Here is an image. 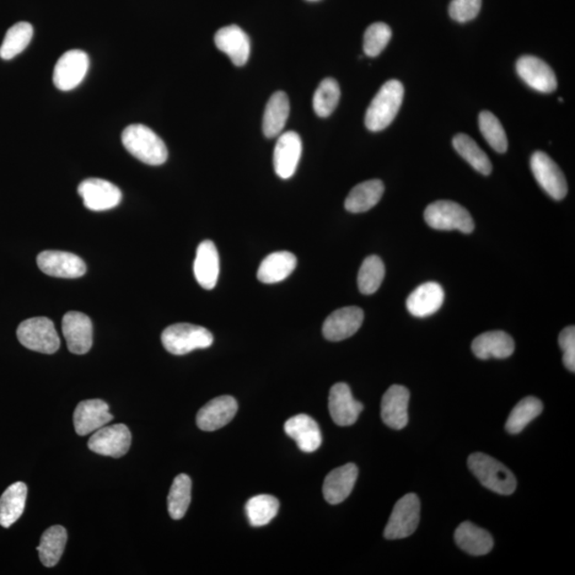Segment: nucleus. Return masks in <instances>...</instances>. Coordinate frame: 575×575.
<instances>
[{
    "mask_svg": "<svg viewBox=\"0 0 575 575\" xmlns=\"http://www.w3.org/2000/svg\"><path fill=\"white\" fill-rule=\"evenodd\" d=\"M124 147L133 157L148 165H161L168 160V148L157 133L142 124H132L122 133Z\"/></svg>",
    "mask_w": 575,
    "mask_h": 575,
    "instance_id": "1",
    "label": "nucleus"
},
{
    "mask_svg": "<svg viewBox=\"0 0 575 575\" xmlns=\"http://www.w3.org/2000/svg\"><path fill=\"white\" fill-rule=\"evenodd\" d=\"M404 99V87L399 80L392 79L380 88L365 114V126L370 132L384 131L394 122Z\"/></svg>",
    "mask_w": 575,
    "mask_h": 575,
    "instance_id": "2",
    "label": "nucleus"
},
{
    "mask_svg": "<svg viewBox=\"0 0 575 575\" xmlns=\"http://www.w3.org/2000/svg\"><path fill=\"white\" fill-rule=\"evenodd\" d=\"M467 467L489 491L509 496L517 488V480L513 472L491 456L473 453L467 459Z\"/></svg>",
    "mask_w": 575,
    "mask_h": 575,
    "instance_id": "3",
    "label": "nucleus"
},
{
    "mask_svg": "<svg viewBox=\"0 0 575 575\" xmlns=\"http://www.w3.org/2000/svg\"><path fill=\"white\" fill-rule=\"evenodd\" d=\"M161 341L166 351L180 356L198 348L212 347L213 336L205 327L179 323L166 327L161 335Z\"/></svg>",
    "mask_w": 575,
    "mask_h": 575,
    "instance_id": "4",
    "label": "nucleus"
},
{
    "mask_svg": "<svg viewBox=\"0 0 575 575\" xmlns=\"http://www.w3.org/2000/svg\"><path fill=\"white\" fill-rule=\"evenodd\" d=\"M424 219L428 227L437 230H459L464 234L475 230V221L469 212L452 201L432 203L426 209Z\"/></svg>",
    "mask_w": 575,
    "mask_h": 575,
    "instance_id": "5",
    "label": "nucleus"
},
{
    "mask_svg": "<svg viewBox=\"0 0 575 575\" xmlns=\"http://www.w3.org/2000/svg\"><path fill=\"white\" fill-rule=\"evenodd\" d=\"M16 334L20 345L31 351L53 354L60 347V338L58 336L55 325L45 316L21 322Z\"/></svg>",
    "mask_w": 575,
    "mask_h": 575,
    "instance_id": "6",
    "label": "nucleus"
},
{
    "mask_svg": "<svg viewBox=\"0 0 575 575\" xmlns=\"http://www.w3.org/2000/svg\"><path fill=\"white\" fill-rule=\"evenodd\" d=\"M420 499L415 493H407L395 505L384 531L385 539L396 540L415 533L420 523Z\"/></svg>",
    "mask_w": 575,
    "mask_h": 575,
    "instance_id": "7",
    "label": "nucleus"
},
{
    "mask_svg": "<svg viewBox=\"0 0 575 575\" xmlns=\"http://www.w3.org/2000/svg\"><path fill=\"white\" fill-rule=\"evenodd\" d=\"M531 169L537 182L547 195L556 201H562L568 193V185L560 166L544 152L531 155Z\"/></svg>",
    "mask_w": 575,
    "mask_h": 575,
    "instance_id": "8",
    "label": "nucleus"
},
{
    "mask_svg": "<svg viewBox=\"0 0 575 575\" xmlns=\"http://www.w3.org/2000/svg\"><path fill=\"white\" fill-rule=\"evenodd\" d=\"M89 56L83 51L63 53L53 69V84L61 91L77 88L89 71Z\"/></svg>",
    "mask_w": 575,
    "mask_h": 575,
    "instance_id": "9",
    "label": "nucleus"
},
{
    "mask_svg": "<svg viewBox=\"0 0 575 575\" xmlns=\"http://www.w3.org/2000/svg\"><path fill=\"white\" fill-rule=\"evenodd\" d=\"M132 444V434L124 424L103 427L91 436L88 447L92 452L120 459L126 455Z\"/></svg>",
    "mask_w": 575,
    "mask_h": 575,
    "instance_id": "10",
    "label": "nucleus"
},
{
    "mask_svg": "<svg viewBox=\"0 0 575 575\" xmlns=\"http://www.w3.org/2000/svg\"><path fill=\"white\" fill-rule=\"evenodd\" d=\"M85 208L92 212H106L115 208L122 201V192L110 181L100 179H89L78 187Z\"/></svg>",
    "mask_w": 575,
    "mask_h": 575,
    "instance_id": "11",
    "label": "nucleus"
},
{
    "mask_svg": "<svg viewBox=\"0 0 575 575\" xmlns=\"http://www.w3.org/2000/svg\"><path fill=\"white\" fill-rule=\"evenodd\" d=\"M36 261L41 271L52 277L78 278L87 272L82 258L72 252L45 251L37 256Z\"/></svg>",
    "mask_w": 575,
    "mask_h": 575,
    "instance_id": "12",
    "label": "nucleus"
},
{
    "mask_svg": "<svg viewBox=\"0 0 575 575\" xmlns=\"http://www.w3.org/2000/svg\"><path fill=\"white\" fill-rule=\"evenodd\" d=\"M62 331L69 352L84 355L92 347L93 325L87 315L69 311L63 316Z\"/></svg>",
    "mask_w": 575,
    "mask_h": 575,
    "instance_id": "13",
    "label": "nucleus"
},
{
    "mask_svg": "<svg viewBox=\"0 0 575 575\" xmlns=\"http://www.w3.org/2000/svg\"><path fill=\"white\" fill-rule=\"evenodd\" d=\"M302 139L297 132H288L279 134L274 149V170L282 180H289L298 169L302 156Z\"/></svg>",
    "mask_w": 575,
    "mask_h": 575,
    "instance_id": "14",
    "label": "nucleus"
},
{
    "mask_svg": "<svg viewBox=\"0 0 575 575\" xmlns=\"http://www.w3.org/2000/svg\"><path fill=\"white\" fill-rule=\"evenodd\" d=\"M517 73L526 84L541 93H552L557 88L555 71L549 64L534 56H523L517 61Z\"/></svg>",
    "mask_w": 575,
    "mask_h": 575,
    "instance_id": "15",
    "label": "nucleus"
},
{
    "mask_svg": "<svg viewBox=\"0 0 575 575\" xmlns=\"http://www.w3.org/2000/svg\"><path fill=\"white\" fill-rule=\"evenodd\" d=\"M329 408L332 420L339 427H349L356 423L360 412L363 411L362 403L355 400L351 388L346 383L331 387Z\"/></svg>",
    "mask_w": 575,
    "mask_h": 575,
    "instance_id": "16",
    "label": "nucleus"
},
{
    "mask_svg": "<svg viewBox=\"0 0 575 575\" xmlns=\"http://www.w3.org/2000/svg\"><path fill=\"white\" fill-rule=\"evenodd\" d=\"M364 314L362 308L349 306L334 311L323 324V335L330 341H342L356 334L363 325Z\"/></svg>",
    "mask_w": 575,
    "mask_h": 575,
    "instance_id": "17",
    "label": "nucleus"
},
{
    "mask_svg": "<svg viewBox=\"0 0 575 575\" xmlns=\"http://www.w3.org/2000/svg\"><path fill=\"white\" fill-rule=\"evenodd\" d=\"M238 411V403L233 396L223 395L208 402L197 413V427L205 432L222 428L233 420Z\"/></svg>",
    "mask_w": 575,
    "mask_h": 575,
    "instance_id": "18",
    "label": "nucleus"
},
{
    "mask_svg": "<svg viewBox=\"0 0 575 575\" xmlns=\"http://www.w3.org/2000/svg\"><path fill=\"white\" fill-rule=\"evenodd\" d=\"M114 416L109 406L101 400L80 402L74 412L75 431L79 436H87L109 423Z\"/></svg>",
    "mask_w": 575,
    "mask_h": 575,
    "instance_id": "19",
    "label": "nucleus"
},
{
    "mask_svg": "<svg viewBox=\"0 0 575 575\" xmlns=\"http://www.w3.org/2000/svg\"><path fill=\"white\" fill-rule=\"evenodd\" d=\"M219 51L229 57L236 67H244L251 55L250 36L239 26L230 25L219 29L214 36Z\"/></svg>",
    "mask_w": 575,
    "mask_h": 575,
    "instance_id": "20",
    "label": "nucleus"
},
{
    "mask_svg": "<svg viewBox=\"0 0 575 575\" xmlns=\"http://www.w3.org/2000/svg\"><path fill=\"white\" fill-rule=\"evenodd\" d=\"M411 392L404 386H391L381 400V419L387 427L399 429L404 428L408 423V404Z\"/></svg>",
    "mask_w": 575,
    "mask_h": 575,
    "instance_id": "21",
    "label": "nucleus"
},
{
    "mask_svg": "<svg viewBox=\"0 0 575 575\" xmlns=\"http://www.w3.org/2000/svg\"><path fill=\"white\" fill-rule=\"evenodd\" d=\"M444 302L443 288L439 284L429 282L419 286L406 300L407 310L417 318L436 314Z\"/></svg>",
    "mask_w": 575,
    "mask_h": 575,
    "instance_id": "22",
    "label": "nucleus"
},
{
    "mask_svg": "<svg viewBox=\"0 0 575 575\" xmlns=\"http://www.w3.org/2000/svg\"><path fill=\"white\" fill-rule=\"evenodd\" d=\"M358 477V467L347 464L332 470L326 476L323 483V494L327 502L332 505L340 504L352 493Z\"/></svg>",
    "mask_w": 575,
    "mask_h": 575,
    "instance_id": "23",
    "label": "nucleus"
},
{
    "mask_svg": "<svg viewBox=\"0 0 575 575\" xmlns=\"http://www.w3.org/2000/svg\"><path fill=\"white\" fill-rule=\"evenodd\" d=\"M284 432L297 443L300 451L313 453L321 447V429L313 418L298 415L284 423Z\"/></svg>",
    "mask_w": 575,
    "mask_h": 575,
    "instance_id": "24",
    "label": "nucleus"
},
{
    "mask_svg": "<svg viewBox=\"0 0 575 575\" xmlns=\"http://www.w3.org/2000/svg\"><path fill=\"white\" fill-rule=\"evenodd\" d=\"M193 271L201 287L206 290L216 287L220 274V257L212 241L206 240L198 245Z\"/></svg>",
    "mask_w": 575,
    "mask_h": 575,
    "instance_id": "25",
    "label": "nucleus"
},
{
    "mask_svg": "<svg viewBox=\"0 0 575 575\" xmlns=\"http://www.w3.org/2000/svg\"><path fill=\"white\" fill-rule=\"evenodd\" d=\"M472 351L477 358L483 360L508 358L515 351V342L505 331H487L473 340Z\"/></svg>",
    "mask_w": 575,
    "mask_h": 575,
    "instance_id": "26",
    "label": "nucleus"
},
{
    "mask_svg": "<svg viewBox=\"0 0 575 575\" xmlns=\"http://www.w3.org/2000/svg\"><path fill=\"white\" fill-rule=\"evenodd\" d=\"M298 260L292 252H276L267 256L258 268L257 277L263 284H276L291 276Z\"/></svg>",
    "mask_w": 575,
    "mask_h": 575,
    "instance_id": "27",
    "label": "nucleus"
},
{
    "mask_svg": "<svg viewBox=\"0 0 575 575\" xmlns=\"http://www.w3.org/2000/svg\"><path fill=\"white\" fill-rule=\"evenodd\" d=\"M455 541L462 551L475 556L486 555L493 547L492 536L469 521L456 529Z\"/></svg>",
    "mask_w": 575,
    "mask_h": 575,
    "instance_id": "28",
    "label": "nucleus"
},
{
    "mask_svg": "<svg viewBox=\"0 0 575 575\" xmlns=\"http://www.w3.org/2000/svg\"><path fill=\"white\" fill-rule=\"evenodd\" d=\"M290 114L288 95L283 91L274 93L268 100L263 115V133L268 139L276 138L284 131Z\"/></svg>",
    "mask_w": 575,
    "mask_h": 575,
    "instance_id": "29",
    "label": "nucleus"
},
{
    "mask_svg": "<svg viewBox=\"0 0 575 575\" xmlns=\"http://www.w3.org/2000/svg\"><path fill=\"white\" fill-rule=\"evenodd\" d=\"M385 186L379 180H372L362 182L354 187L347 197L345 207L352 213L367 212L378 205L380 198L383 197Z\"/></svg>",
    "mask_w": 575,
    "mask_h": 575,
    "instance_id": "30",
    "label": "nucleus"
},
{
    "mask_svg": "<svg viewBox=\"0 0 575 575\" xmlns=\"http://www.w3.org/2000/svg\"><path fill=\"white\" fill-rule=\"evenodd\" d=\"M26 483L18 482L7 488L0 498V525L10 528L23 515L27 499Z\"/></svg>",
    "mask_w": 575,
    "mask_h": 575,
    "instance_id": "31",
    "label": "nucleus"
},
{
    "mask_svg": "<svg viewBox=\"0 0 575 575\" xmlns=\"http://www.w3.org/2000/svg\"><path fill=\"white\" fill-rule=\"evenodd\" d=\"M67 540V530L61 525L52 526L44 531L36 547L43 565L48 568L57 565L66 549Z\"/></svg>",
    "mask_w": 575,
    "mask_h": 575,
    "instance_id": "32",
    "label": "nucleus"
},
{
    "mask_svg": "<svg viewBox=\"0 0 575 575\" xmlns=\"http://www.w3.org/2000/svg\"><path fill=\"white\" fill-rule=\"evenodd\" d=\"M453 147L462 158L469 164L473 169L480 172L483 175H491L492 172L491 161L483 150L471 137L465 133H459L453 139Z\"/></svg>",
    "mask_w": 575,
    "mask_h": 575,
    "instance_id": "33",
    "label": "nucleus"
},
{
    "mask_svg": "<svg viewBox=\"0 0 575 575\" xmlns=\"http://www.w3.org/2000/svg\"><path fill=\"white\" fill-rule=\"evenodd\" d=\"M32 36H34V27L27 21H20L11 27L0 46V58L4 60H11L20 55L29 45Z\"/></svg>",
    "mask_w": 575,
    "mask_h": 575,
    "instance_id": "34",
    "label": "nucleus"
},
{
    "mask_svg": "<svg viewBox=\"0 0 575 575\" xmlns=\"http://www.w3.org/2000/svg\"><path fill=\"white\" fill-rule=\"evenodd\" d=\"M542 411H544V405L540 400L534 396L524 397L510 412L505 428L509 434H519L530 422L539 417Z\"/></svg>",
    "mask_w": 575,
    "mask_h": 575,
    "instance_id": "35",
    "label": "nucleus"
},
{
    "mask_svg": "<svg viewBox=\"0 0 575 575\" xmlns=\"http://www.w3.org/2000/svg\"><path fill=\"white\" fill-rule=\"evenodd\" d=\"M245 510L251 525L260 528L270 523L276 517L279 502L276 497L260 494L247 501Z\"/></svg>",
    "mask_w": 575,
    "mask_h": 575,
    "instance_id": "36",
    "label": "nucleus"
},
{
    "mask_svg": "<svg viewBox=\"0 0 575 575\" xmlns=\"http://www.w3.org/2000/svg\"><path fill=\"white\" fill-rule=\"evenodd\" d=\"M192 482L186 475L175 477L168 497V508L172 519L180 520L185 517L191 503Z\"/></svg>",
    "mask_w": 575,
    "mask_h": 575,
    "instance_id": "37",
    "label": "nucleus"
},
{
    "mask_svg": "<svg viewBox=\"0 0 575 575\" xmlns=\"http://www.w3.org/2000/svg\"><path fill=\"white\" fill-rule=\"evenodd\" d=\"M341 91L334 78L322 80L315 90L313 106L315 115L320 117L330 116L339 104Z\"/></svg>",
    "mask_w": 575,
    "mask_h": 575,
    "instance_id": "38",
    "label": "nucleus"
},
{
    "mask_svg": "<svg viewBox=\"0 0 575 575\" xmlns=\"http://www.w3.org/2000/svg\"><path fill=\"white\" fill-rule=\"evenodd\" d=\"M385 277V266L379 256L365 258L358 273V288L364 295L373 294L380 287Z\"/></svg>",
    "mask_w": 575,
    "mask_h": 575,
    "instance_id": "39",
    "label": "nucleus"
},
{
    "mask_svg": "<svg viewBox=\"0 0 575 575\" xmlns=\"http://www.w3.org/2000/svg\"><path fill=\"white\" fill-rule=\"evenodd\" d=\"M478 126H480L483 137L491 147L499 154L507 153L508 140L505 133L501 122L498 117L489 111H483L478 116Z\"/></svg>",
    "mask_w": 575,
    "mask_h": 575,
    "instance_id": "40",
    "label": "nucleus"
},
{
    "mask_svg": "<svg viewBox=\"0 0 575 575\" xmlns=\"http://www.w3.org/2000/svg\"><path fill=\"white\" fill-rule=\"evenodd\" d=\"M392 31L385 23H374L368 27L363 36V52L369 57H378L391 40Z\"/></svg>",
    "mask_w": 575,
    "mask_h": 575,
    "instance_id": "41",
    "label": "nucleus"
},
{
    "mask_svg": "<svg viewBox=\"0 0 575 575\" xmlns=\"http://www.w3.org/2000/svg\"><path fill=\"white\" fill-rule=\"evenodd\" d=\"M482 8V0H452L449 5V14L459 23L475 20Z\"/></svg>",
    "mask_w": 575,
    "mask_h": 575,
    "instance_id": "42",
    "label": "nucleus"
},
{
    "mask_svg": "<svg viewBox=\"0 0 575 575\" xmlns=\"http://www.w3.org/2000/svg\"><path fill=\"white\" fill-rule=\"evenodd\" d=\"M560 347L563 352V362L565 367L574 372L575 371V327L569 326L562 331L560 335Z\"/></svg>",
    "mask_w": 575,
    "mask_h": 575,
    "instance_id": "43",
    "label": "nucleus"
},
{
    "mask_svg": "<svg viewBox=\"0 0 575 575\" xmlns=\"http://www.w3.org/2000/svg\"><path fill=\"white\" fill-rule=\"evenodd\" d=\"M309 2H316V0H309Z\"/></svg>",
    "mask_w": 575,
    "mask_h": 575,
    "instance_id": "44",
    "label": "nucleus"
}]
</instances>
